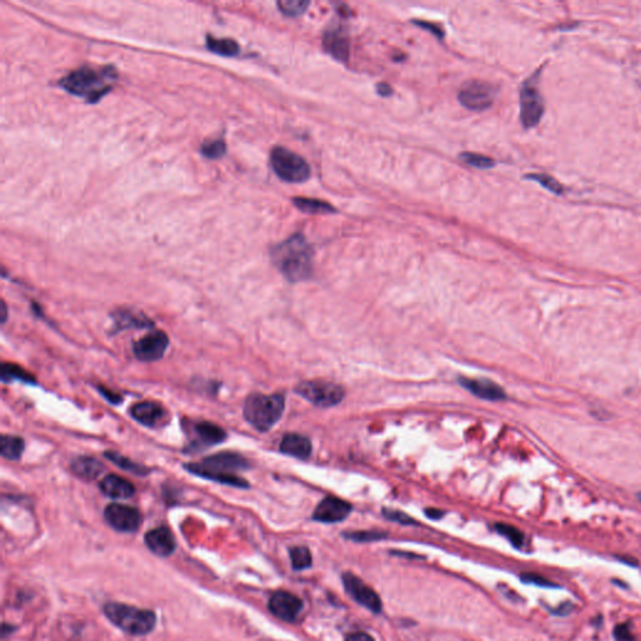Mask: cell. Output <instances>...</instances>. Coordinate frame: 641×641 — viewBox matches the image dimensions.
I'll use <instances>...</instances> for the list:
<instances>
[{"instance_id": "6da1fadb", "label": "cell", "mask_w": 641, "mask_h": 641, "mask_svg": "<svg viewBox=\"0 0 641 641\" xmlns=\"http://www.w3.org/2000/svg\"><path fill=\"white\" fill-rule=\"evenodd\" d=\"M273 264L289 282L308 280L314 271V251L302 233H296L271 251Z\"/></svg>"}, {"instance_id": "7a4b0ae2", "label": "cell", "mask_w": 641, "mask_h": 641, "mask_svg": "<svg viewBox=\"0 0 641 641\" xmlns=\"http://www.w3.org/2000/svg\"><path fill=\"white\" fill-rule=\"evenodd\" d=\"M117 79L118 73L113 66H82L60 79V85L73 96L84 98L88 103H96L111 92Z\"/></svg>"}, {"instance_id": "3957f363", "label": "cell", "mask_w": 641, "mask_h": 641, "mask_svg": "<svg viewBox=\"0 0 641 641\" xmlns=\"http://www.w3.org/2000/svg\"><path fill=\"white\" fill-rule=\"evenodd\" d=\"M186 469L199 478L212 480L219 484L229 485L241 489L249 487V482L236 475V472L249 469V461L238 453H216L213 456L204 458L201 462L187 464Z\"/></svg>"}, {"instance_id": "277c9868", "label": "cell", "mask_w": 641, "mask_h": 641, "mask_svg": "<svg viewBox=\"0 0 641 641\" xmlns=\"http://www.w3.org/2000/svg\"><path fill=\"white\" fill-rule=\"evenodd\" d=\"M285 411V396L281 393L275 395H249L244 407L243 416L249 425L258 431L271 430L280 421Z\"/></svg>"}, {"instance_id": "5b68a950", "label": "cell", "mask_w": 641, "mask_h": 641, "mask_svg": "<svg viewBox=\"0 0 641 641\" xmlns=\"http://www.w3.org/2000/svg\"><path fill=\"white\" fill-rule=\"evenodd\" d=\"M105 614L111 624L131 635L148 634L154 629L157 622L156 614L151 610L117 602L107 604Z\"/></svg>"}, {"instance_id": "8992f818", "label": "cell", "mask_w": 641, "mask_h": 641, "mask_svg": "<svg viewBox=\"0 0 641 641\" xmlns=\"http://www.w3.org/2000/svg\"><path fill=\"white\" fill-rule=\"evenodd\" d=\"M271 167L282 181L288 183H302L311 177V168L307 162L285 147H275L272 150Z\"/></svg>"}, {"instance_id": "52a82bcc", "label": "cell", "mask_w": 641, "mask_h": 641, "mask_svg": "<svg viewBox=\"0 0 641 641\" xmlns=\"http://www.w3.org/2000/svg\"><path fill=\"white\" fill-rule=\"evenodd\" d=\"M296 392L317 407H334L345 399V390L328 381H305L296 387Z\"/></svg>"}, {"instance_id": "ba28073f", "label": "cell", "mask_w": 641, "mask_h": 641, "mask_svg": "<svg viewBox=\"0 0 641 641\" xmlns=\"http://www.w3.org/2000/svg\"><path fill=\"white\" fill-rule=\"evenodd\" d=\"M520 118L525 128H532L539 125L543 117V100L536 87V80L527 79L520 92Z\"/></svg>"}, {"instance_id": "9c48e42d", "label": "cell", "mask_w": 641, "mask_h": 641, "mask_svg": "<svg viewBox=\"0 0 641 641\" xmlns=\"http://www.w3.org/2000/svg\"><path fill=\"white\" fill-rule=\"evenodd\" d=\"M496 88L482 80H471L464 83L458 93L460 103L471 111H485L494 103Z\"/></svg>"}, {"instance_id": "30bf717a", "label": "cell", "mask_w": 641, "mask_h": 641, "mask_svg": "<svg viewBox=\"0 0 641 641\" xmlns=\"http://www.w3.org/2000/svg\"><path fill=\"white\" fill-rule=\"evenodd\" d=\"M190 428L192 435L188 445L190 451H201L210 446L221 444L227 437V433L222 427L208 421L193 422Z\"/></svg>"}, {"instance_id": "8fae6325", "label": "cell", "mask_w": 641, "mask_h": 641, "mask_svg": "<svg viewBox=\"0 0 641 641\" xmlns=\"http://www.w3.org/2000/svg\"><path fill=\"white\" fill-rule=\"evenodd\" d=\"M105 521L114 530L120 532H134L141 525V514L136 507L128 505L111 504L105 507Z\"/></svg>"}, {"instance_id": "7c38bea8", "label": "cell", "mask_w": 641, "mask_h": 641, "mask_svg": "<svg viewBox=\"0 0 641 641\" xmlns=\"http://www.w3.org/2000/svg\"><path fill=\"white\" fill-rule=\"evenodd\" d=\"M170 345L168 336L163 331H154L137 341L133 347V352L138 360L153 362L161 360Z\"/></svg>"}, {"instance_id": "4fadbf2b", "label": "cell", "mask_w": 641, "mask_h": 641, "mask_svg": "<svg viewBox=\"0 0 641 641\" xmlns=\"http://www.w3.org/2000/svg\"><path fill=\"white\" fill-rule=\"evenodd\" d=\"M343 585L347 593L354 597L356 602L370 608L372 613H380L382 608L380 596L377 595L368 585L354 574L347 572L343 575Z\"/></svg>"}, {"instance_id": "5bb4252c", "label": "cell", "mask_w": 641, "mask_h": 641, "mask_svg": "<svg viewBox=\"0 0 641 641\" xmlns=\"http://www.w3.org/2000/svg\"><path fill=\"white\" fill-rule=\"evenodd\" d=\"M269 608L271 613L278 619L291 622H295L297 616L300 615L303 604L294 594L287 591H278L269 599Z\"/></svg>"}, {"instance_id": "9a60e30c", "label": "cell", "mask_w": 641, "mask_h": 641, "mask_svg": "<svg viewBox=\"0 0 641 641\" xmlns=\"http://www.w3.org/2000/svg\"><path fill=\"white\" fill-rule=\"evenodd\" d=\"M352 511V506L345 500H341L334 496H328L320 501L314 512V518L320 523H340L345 520L350 512Z\"/></svg>"}, {"instance_id": "2e32d148", "label": "cell", "mask_w": 641, "mask_h": 641, "mask_svg": "<svg viewBox=\"0 0 641 641\" xmlns=\"http://www.w3.org/2000/svg\"><path fill=\"white\" fill-rule=\"evenodd\" d=\"M323 48L334 60L347 62L350 54V39L346 28L340 24L328 28L323 35Z\"/></svg>"}, {"instance_id": "e0dca14e", "label": "cell", "mask_w": 641, "mask_h": 641, "mask_svg": "<svg viewBox=\"0 0 641 641\" xmlns=\"http://www.w3.org/2000/svg\"><path fill=\"white\" fill-rule=\"evenodd\" d=\"M133 419L147 427L162 425L168 419V413L162 406L153 401H143L136 404L131 408Z\"/></svg>"}, {"instance_id": "ac0fdd59", "label": "cell", "mask_w": 641, "mask_h": 641, "mask_svg": "<svg viewBox=\"0 0 641 641\" xmlns=\"http://www.w3.org/2000/svg\"><path fill=\"white\" fill-rule=\"evenodd\" d=\"M145 545L158 557H170L176 549V540L172 531L165 527H156L145 534Z\"/></svg>"}, {"instance_id": "d6986e66", "label": "cell", "mask_w": 641, "mask_h": 641, "mask_svg": "<svg viewBox=\"0 0 641 641\" xmlns=\"http://www.w3.org/2000/svg\"><path fill=\"white\" fill-rule=\"evenodd\" d=\"M461 386L469 390L480 399H489V401H501L506 399V393L501 387L489 380H478V379H460Z\"/></svg>"}, {"instance_id": "ffe728a7", "label": "cell", "mask_w": 641, "mask_h": 641, "mask_svg": "<svg viewBox=\"0 0 641 641\" xmlns=\"http://www.w3.org/2000/svg\"><path fill=\"white\" fill-rule=\"evenodd\" d=\"M99 489L111 498H129L136 494L133 484L118 475H108L102 478Z\"/></svg>"}, {"instance_id": "44dd1931", "label": "cell", "mask_w": 641, "mask_h": 641, "mask_svg": "<svg viewBox=\"0 0 641 641\" xmlns=\"http://www.w3.org/2000/svg\"><path fill=\"white\" fill-rule=\"evenodd\" d=\"M280 450L282 453L291 458L305 460L312 452V444L306 436H302L298 433H287L282 439Z\"/></svg>"}, {"instance_id": "7402d4cb", "label": "cell", "mask_w": 641, "mask_h": 641, "mask_svg": "<svg viewBox=\"0 0 641 641\" xmlns=\"http://www.w3.org/2000/svg\"><path fill=\"white\" fill-rule=\"evenodd\" d=\"M73 473L85 481H93L100 476L105 471V466L94 458H75L71 464Z\"/></svg>"}, {"instance_id": "603a6c76", "label": "cell", "mask_w": 641, "mask_h": 641, "mask_svg": "<svg viewBox=\"0 0 641 641\" xmlns=\"http://www.w3.org/2000/svg\"><path fill=\"white\" fill-rule=\"evenodd\" d=\"M294 204L298 210L305 213H311V215H328V213L336 212L332 204L320 201V199L297 197V198H294Z\"/></svg>"}, {"instance_id": "cb8c5ba5", "label": "cell", "mask_w": 641, "mask_h": 641, "mask_svg": "<svg viewBox=\"0 0 641 641\" xmlns=\"http://www.w3.org/2000/svg\"><path fill=\"white\" fill-rule=\"evenodd\" d=\"M24 447H26V442L19 436H12V435L1 436L0 453L7 460H19L24 451Z\"/></svg>"}, {"instance_id": "d4e9b609", "label": "cell", "mask_w": 641, "mask_h": 641, "mask_svg": "<svg viewBox=\"0 0 641 641\" xmlns=\"http://www.w3.org/2000/svg\"><path fill=\"white\" fill-rule=\"evenodd\" d=\"M117 329L133 327H150L153 323L143 314H133L132 311H120L114 316Z\"/></svg>"}, {"instance_id": "484cf974", "label": "cell", "mask_w": 641, "mask_h": 641, "mask_svg": "<svg viewBox=\"0 0 641 641\" xmlns=\"http://www.w3.org/2000/svg\"><path fill=\"white\" fill-rule=\"evenodd\" d=\"M207 48L210 52L216 53L223 57H235L240 53V46L236 40L229 38H215L212 35L207 37Z\"/></svg>"}, {"instance_id": "4316f807", "label": "cell", "mask_w": 641, "mask_h": 641, "mask_svg": "<svg viewBox=\"0 0 641 641\" xmlns=\"http://www.w3.org/2000/svg\"><path fill=\"white\" fill-rule=\"evenodd\" d=\"M105 456L108 458L109 461H111L113 464H116L118 467H120L122 470L132 472V473L138 475V476H143V475H147V473L150 472V470H148L147 467H144L142 464L133 462L132 460L125 458L123 455H120L118 452L107 451L105 453Z\"/></svg>"}, {"instance_id": "83f0119b", "label": "cell", "mask_w": 641, "mask_h": 641, "mask_svg": "<svg viewBox=\"0 0 641 641\" xmlns=\"http://www.w3.org/2000/svg\"><path fill=\"white\" fill-rule=\"evenodd\" d=\"M1 380L3 382L18 380L26 383H35L33 374L26 372L24 368L14 363H3L1 366Z\"/></svg>"}, {"instance_id": "f1b7e54d", "label": "cell", "mask_w": 641, "mask_h": 641, "mask_svg": "<svg viewBox=\"0 0 641 641\" xmlns=\"http://www.w3.org/2000/svg\"><path fill=\"white\" fill-rule=\"evenodd\" d=\"M289 555L292 560V566L295 570L307 569L312 565V555L309 550L305 546H296L289 550Z\"/></svg>"}, {"instance_id": "f546056e", "label": "cell", "mask_w": 641, "mask_h": 641, "mask_svg": "<svg viewBox=\"0 0 641 641\" xmlns=\"http://www.w3.org/2000/svg\"><path fill=\"white\" fill-rule=\"evenodd\" d=\"M282 13L287 17H300L307 10L309 1L307 0H281L277 3Z\"/></svg>"}, {"instance_id": "4dcf8cb0", "label": "cell", "mask_w": 641, "mask_h": 641, "mask_svg": "<svg viewBox=\"0 0 641 641\" xmlns=\"http://www.w3.org/2000/svg\"><path fill=\"white\" fill-rule=\"evenodd\" d=\"M460 158H461V161L464 163L469 164V165L478 168V170H489V168H492L495 165V161L492 158L486 157V156L478 154V153L466 152V153H462Z\"/></svg>"}, {"instance_id": "1f68e13d", "label": "cell", "mask_w": 641, "mask_h": 641, "mask_svg": "<svg viewBox=\"0 0 641 641\" xmlns=\"http://www.w3.org/2000/svg\"><path fill=\"white\" fill-rule=\"evenodd\" d=\"M226 143L222 139H213V141H207L202 144L201 147V153L206 158L210 159H219L226 154Z\"/></svg>"}, {"instance_id": "d6a6232c", "label": "cell", "mask_w": 641, "mask_h": 641, "mask_svg": "<svg viewBox=\"0 0 641 641\" xmlns=\"http://www.w3.org/2000/svg\"><path fill=\"white\" fill-rule=\"evenodd\" d=\"M496 530L498 534L506 537L515 548H521L523 543V534L521 531L506 523H498Z\"/></svg>"}, {"instance_id": "836d02e7", "label": "cell", "mask_w": 641, "mask_h": 641, "mask_svg": "<svg viewBox=\"0 0 641 641\" xmlns=\"http://www.w3.org/2000/svg\"><path fill=\"white\" fill-rule=\"evenodd\" d=\"M527 178H531L534 181H536L539 183L541 184L543 187H545L546 190H551L557 195H561L563 193V186L557 182L555 179L552 177H550L548 174H530L527 176Z\"/></svg>"}, {"instance_id": "e575fe53", "label": "cell", "mask_w": 641, "mask_h": 641, "mask_svg": "<svg viewBox=\"0 0 641 641\" xmlns=\"http://www.w3.org/2000/svg\"><path fill=\"white\" fill-rule=\"evenodd\" d=\"M521 580L523 582H527V584H534L537 586H543V588H555V585L552 582L543 579L541 576L535 575V574H523L521 576Z\"/></svg>"}, {"instance_id": "d590c367", "label": "cell", "mask_w": 641, "mask_h": 641, "mask_svg": "<svg viewBox=\"0 0 641 641\" xmlns=\"http://www.w3.org/2000/svg\"><path fill=\"white\" fill-rule=\"evenodd\" d=\"M383 515L387 518L392 520L395 523H405V525H408V523H415L413 518L410 516H407L404 512H399V511L396 510H390V509H386L383 510Z\"/></svg>"}, {"instance_id": "8d00e7d4", "label": "cell", "mask_w": 641, "mask_h": 641, "mask_svg": "<svg viewBox=\"0 0 641 641\" xmlns=\"http://www.w3.org/2000/svg\"><path fill=\"white\" fill-rule=\"evenodd\" d=\"M347 537H350V539H352V540H356V541H372V540H379V539L385 537V534H379V532L367 531V532H354V534L347 535Z\"/></svg>"}, {"instance_id": "74e56055", "label": "cell", "mask_w": 641, "mask_h": 641, "mask_svg": "<svg viewBox=\"0 0 641 641\" xmlns=\"http://www.w3.org/2000/svg\"><path fill=\"white\" fill-rule=\"evenodd\" d=\"M614 635H615L616 639L619 641H633V635L630 633V630H629V626L626 624L617 625L615 628V631H614Z\"/></svg>"}, {"instance_id": "f35d334b", "label": "cell", "mask_w": 641, "mask_h": 641, "mask_svg": "<svg viewBox=\"0 0 641 641\" xmlns=\"http://www.w3.org/2000/svg\"><path fill=\"white\" fill-rule=\"evenodd\" d=\"M415 24L425 28L426 30H430V32H432L435 35H437L439 38H442V37H444L442 30L440 29L439 26H435V24H430V23H427V21H415Z\"/></svg>"}, {"instance_id": "ab89813d", "label": "cell", "mask_w": 641, "mask_h": 641, "mask_svg": "<svg viewBox=\"0 0 641 641\" xmlns=\"http://www.w3.org/2000/svg\"><path fill=\"white\" fill-rule=\"evenodd\" d=\"M98 390L99 392L102 393V395L105 396V399H108L111 404L117 405V404H119V402H122V397H120L119 395H117V393H113L111 391L109 392V391H107V390H105V387H99Z\"/></svg>"}, {"instance_id": "60d3db41", "label": "cell", "mask_w": 641, "mask_h": 641, "mask_svg": "<svg viewBox=\"0 0 641 641\" xmlns=\"http://www.w3.org/2000/svg\"><path fill=\"white\" fill-rule=\"evenodd\" d=\"M346 641H374L372 636L366 634V633H356L347 636Z\"/></svg>"}, {"instance_id": "b9f144b4", "label": "cell", "mask_w": 641, "mask_h": 641, "mask_svg": "<svg viewBox=\"0 0 641 641\" xmlns=\"http://www.w3.org/2000/svg\"><path fill=\"white\" fill-rule=\"evenodd\" d=\"M377 93L382 97H390L393 93V89L387 83H379L377 84Z\"/></svg>"}, {"instance_id": "7bdbcfd3", "label": "cell", "mask_w": 641, "mask_h": 641, "mask_svg": "<svg viewBox=\"0 0 641 641\" xmlns=\"http://www.w3.org/2000/svg\"><path fill=\"white\" fill-rule=\"evenodd\" d=\"M426 514H427V516L430 517V518H441V517L444 516V512H442V511L435 510V509H428V510H426Z\"/></svg>"}, {"instance_id": "ee69618b", "label": "cell", "mask_w": 641, "mask_h": 641, "mask_svg": "<svg viewBox=\"0 0 641 641\" xmlns=\"http://www.w3.org/2000/svg\"><path fill=\"white\" fill-rule=\"evenodd\" d=\"M7 320V306L6 303H3V322H6Z\"/></svg>"}, {"instance_id": "f6af8a7d", "label": "cell", "mask_w": 641, "mask_h": 641, "mask_svg": "<svg viewBox=\"0 0 641 641\" xmlns=\"http://www.w3.org/2000/svg\"><path fill=\"white\" fill-rule=\"evenodd\" d=\"M639 500L641 501V494H639Z\"/></svg>"}]
</instances>
